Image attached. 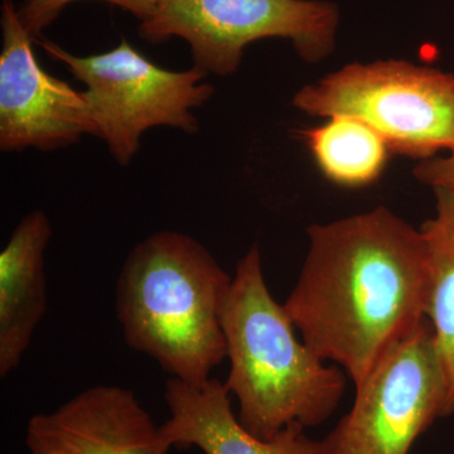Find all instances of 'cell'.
Segmentation results:
<instances>
[{
  "mask_svg": "<svg viewBox=\"0 0 454 454\" xmlns=\"http://www.w3.org/2000/svg\"><path fill=\"white\" fill-rule=\"evenodd\" d=\"M309 236L284 307L304 343L356 389L427 319L426 240L385 207L310 226Z\"/></svg>",
  "mask_w": 454,
  "mask_h": 454,
  "instance_id": "cell-1",
  "label": "cell"
},
{
  "mask_svg": "<svg viewBox=\"0 0 454 454\" xmlns=\"http://www.w3.org/2000/svg\"><path fill=\"white\" fill-rule=\"evenodd\" d=\"M418 181L434 188L454 192V151L448 157L420 160L414 168Z\"/></svg>",
  "mask_w": 454,
  "mask_h": 454,
  "instance_id": "cell-15",
  "label": "cell"
},
{
  "mask_svg": "<svg viewBox=\"0 0 454 454\" xmlns=\"http://www.w3.org/2000/svg\"><path fill=\"white\" fill-rule=\"evenodd\" d=\"M74 2H82V0H23L22 4L18 7V13L27 31L37 41L42 31L52 25L64 9ZM98 2L109 3L122 11L129 12L134 17L138 18L140 22H145L153 14L158 0H98Z\"/></svg>",
  "mask_w": 454,
  "mask_h": 454,
  "instance_id": "cell-14",
  "label": "cell"
},
{
  "mask_svg": "<svg viewBox=\"0 0 454 454\" xmlns=\"http://www.w3.org/2000/svg\"><path fill=\"white\" fill-rule=\"evenodd\" d=\"M38 43L86 86L98 138L121 166L138 153L143 134L152 128L197 133L200 125L192 110L214 95V86L203 82L207 74L200 68L164 70L125 38L107 52L91 56H74L47 40Z\"/></svg>",
  "mask_w": 454,
  "mask_h": 454,
  "instance_id": "cell-5",
  "label": "cell"
},
{
  "mask_svg": "<svg viewBox=\"0 0 454 454\" xmlns=\"http://www.w3.org/2000/svg\"><path fill=\"white\" fill-rule=\"evenodd\" d=\"M0 53V149L55 151L98 137L85 91L53 77L38 62L35 38L13 0H3Z\"/></svg>",
  "mask_w": 454,
  "mask_h": 454,
  "instance_id": "cell-8",
  "label": "cell"
},
{
  "mask_svg": "<svg viewBox=\"0 0 454 454\" xmlns=\"http://www.w3.org/2000/svg\"><path fill=\"white\" fill-rule=\"evenodd\" d=\"M52 226L43 211L29 212L0 253V376L16 370L47 310L44 253Z\"/></svg>",
  "mask_w": 454,
  "mask_h": 454,
  "instance_id": "cell-11",
  "label": "cell"
},
{
  "mask_svg": "<svg viewBox=\"0 0 454 454\" xmlns=\"http://www.w3.org/2000/svg\"><path fill=\"white\" fill-rule=\"evenodd\" d=\"M221 322L231 365L225 387L245 428L271 439L289 424L312 428L334 413L348 375L297 339L286 307L269 292L258 245L238 262Z\"/></svg>",
  "mask_w": 454,
  "mask_h": 454,
  "instance_id": "cell-2",
  "label": "cell"
},
{
  "mask_svg": "<svg viewBox=\"0 0 454 454\" xmlns=\"http://www.w3.org/2000/svg\"><path fill=\"white\" fill-rule=\"evenodd\" d=\"M339 20V8L325 0H158L139 35L151 43L182 38L195 67L226 76L245 47L264 38L291 40L304 61H322L333 52Z\"/></svg>",
  "mask_w": 454,
  "mask_h": 454,
  "instance_id": "cell-6",
  "label": "cell"
},
{
  "mask_svg": "<svg viewBox=\"0 0 454 454\" xmlns=\"http://www.w3.org/2000/svg\"><path fill=\"white\" fill-rule=\"evenodd\" d=\"M447 387L428 319L379 361L354 405L322 442L324 454H409L444 418Z\"/></svg>",
  "mask_w": 454,
  "mask_h": 454,
  "instance_id": "cell-7",
  "label": "cell"
},
{
  "mask_svg": "<svg viewBox=\"0 0 454 454\" xmlns=\"http://www.w3.org/2000/svg\"><path fill=\"white\" fill-rule=\"evenodd\" d=\"M437 212L420 227L428 255L426 318L446 378L444 417L454 414V192L434 190Z\"/></svg>",
  "mask_w": 454,
  "mask_h": 454,
  "instance_id": "cell-12",
  "label": "cell"
},
{
  "mask_svg": "<svg viewBox=\"0 0 454 454\" xmlns=\"http://www.w3.org/2000/svg\"><path fill=\"white\" fill-rule=\"evenodd\" d=\"M31 454H169L170 447L136 394L97 385L27 424Z\"/></svg>",
  "mask_w": 454,
  "mask_h": 454,
  "instance_id": "cell-9",
  "label": "cell"
},
{
  "mask_svg": "<svg viewBox=\"0 0 454 454\" xmlns=\"http://www.w3.org/2000/svg\"><path fill=\"white\" fill-rule=\"evenodd\" d=\"M293 104L313 116L366 122L390 152L429 160L454 151V76L406 61L352 64L300 90Z\"/></svg>",
  "mask_w": 454,
  "mask_h": 454,
  "instance_id": "cell-4",
  "label": "cell"
},
{
  "mask_svg": "<svg viewBox=\"0 0 454 454\" xmlns=\"http://www.w3.org/2000/svg\"><path fill=\"white\" fill-rule=\"evenodd\" d=\"M231 283L195 239L154 232L131 250L116 282L122 336L170 378L201 387L227 357L221 318Z\"/></svg>",
  "mask_w": 454,
  "mask_h": 454,
  "instance_id": "cell-3",
  "label": "cell"
},
{
  "mask_svg": "<svg viewBox=\"0 0 454 454\" xmlns=\"http://www.w3.org/2000/svg\"><path fill=\"white\" fill-rule=\"evenodd\" d=\"M304 138L325 177L343 187L369 186L387 167L389 146L366 122L348 115L304 131Z\"/></svg>",
  "mask_w": 454,
  "mask_h": 454,
  "instance_id": "cell-13",
  "label": "cell"
},
{
  "mask_svg": "<svg viewBox=\"0 0 454 454\" xmlns=\"http://www.w3.org/2000/svg\"><path fill=\"white\" fill-rule=\"evenodd\" d=\"M225 384L210 379L199 385L169 378L164 399L170 418L160 427L170 447H197L205 454H324L301 424H289L276 437L262 439L245 428L232 411Z\"/></svg>",
  "mask_w": 454,
  "mask_h": 454,
  "instance_id": "cell-10",
  "label": "cell"
}]
</instances>
